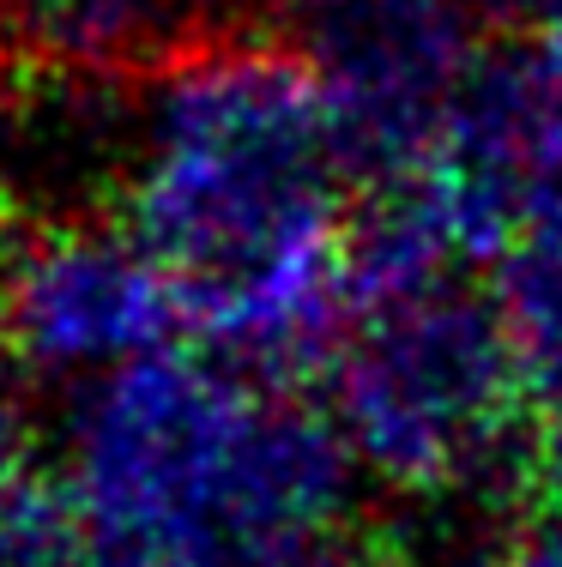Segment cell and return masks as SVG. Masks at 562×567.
<instances>
[{
  "label": "cell",
  "mask_w": 562,
  "mask_h": 567,
  "mask_svg": "<svg viewBox=\"0 0 562 567\" xmlns=\"http://www.w3.org/2000/svg\"><path fill=\"white\" fill-rule=\"evenodd\" d=\"M327 381L351 453L411 495L539 447L502 290L460 260L351 302Z\"/></svg>",
  "instance_id": "1"
},
{
  "label": "cell",
  "mask_w": 562,
  "mask_h": 567,
  "mask_svg": "<svg viewBox=\"0 0 562 567\" xmlns=\"http://www.w3.org/2000/svg\"><path fill=\"white\" fill-rule=\"evenodd\" d=\"M176 320L157 266L122 229L55 224L7 248L0 344L37 374L127 369L157 357Z\"/></svg>",
  "instance_id": "2"
},
{
  "label": "cell",
  "mask_w": 562,
  "mask_h": 567,
  "mask_svg": "<svg viewBox=\"0 0 562 567\" xmlns=\"http://www.w3.org/2000/svg\"><path fill=\"white\" fill-rule=\"evenodd\" d=\"M187 0H0V55L49 61L73 73H133L182 66L200 55Z\"/></svg>",
  "instance_id": "3"
},
{
  "label": "cell",
  "mask_w": 562,
  "mask_h": 567,
  "mask_svg": "<svg viewBox=\"0 0 562 567\" xmlns=\"http://www.w3.org/2000/svg\"><path fill=\"white\" fill-rule=\"evenodd\" d=\"M85 513L73 489L12 471L0 483V567H85Z\"/></svg>",
  "instance_id": "4"
},
{
  "label": "cell",
  "mask_w": 562,
  "mask_h": 567,
  "mask_svg": "<svg viewBox=\"0 0 562 567\" xmlns=\"http://www.w3.org/2000/svg\"><path fill=\"white\" fill-rule=\"evenodd\" d=\"M460 12L484 37H514V31H544L562 19V0H460Z\"/></svg>",
  "instance_id": "5"
},
{
  "label": "cell",
  "mask_w": 562,
  "mask_h": 567,
  "mask_svg": "<svg viewBox=\"0 0 562 567\" xmlns=\"http://www.w3.org/2000/svg\"><path fill=\"white\" fill-rule=\"evenodd\" d=\"M12 471H24V458H19V416H12V404L0 399V483H7Z\"/></svg>",
  "instance_id": "6"
}]
</instances>
